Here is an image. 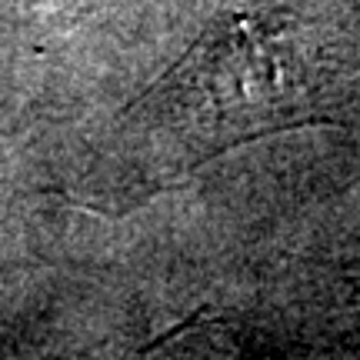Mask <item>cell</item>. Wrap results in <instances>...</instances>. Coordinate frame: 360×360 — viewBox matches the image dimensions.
Returning a JSON list of instances; mask_svg holds the SVG:
<instances>
[{"label":"cell","instance_id":"obj_1","mask_svg":"<svg viewBox=\"0 0 360 360\" xmlns=\"http://www.w3.org/2000/svg\"><path fill=\"white\" fill-rule=\"evenodd\" d=\"M290 60L274 44L267 53H240V34L231 40L210 37L191 57V74L207 101H217L220 110L233 103V114H270L281 110V103L290 97Z\"/></svg>","mask_w":360,"mask_h":360}]
</instances>
